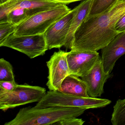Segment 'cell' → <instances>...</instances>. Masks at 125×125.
<instances>
[{"label":"cell","instance_id":"6da1fadb","mask_svg":"<svg viewBox=\"0 0 125 125\" xmlns=\"http://www.w3.org/2000/svg\"><path fill=\"white\" fill-rule=\"evenodd\" d=\"M125 14V0H118L103 13L87 17L74 33L71 50L97 52L118 34V20Z\"/></svg>","mask_w":125,"mask_h":125},{"label":"cell","instance_id":"7a4b0ae2","mask_svg":"<svg viewBox=\"0 0 125 125\" xmlns=\"http://www.w3.org/2000/svg\"><path fill=\"white\" fill-rule=\"evenodd\" d=\"M86 109L76 107H47L21 108L14 118L5 125H54L57 122L82 115Z\"/></svg>","mask_w":125,"mask_h":125},{"label":"cell","instance_id":"3957f363","mask_svg":"<svg viewBox=\"0 0 125 125\" xmlns=\"http://www.w3.org/2000/svg\"><path fill=\"white\" fill-rule=\"evenodd\" d=\"M111 103V101L105 99L77 96L58 91L50 90L34 107L35 108L76 107L87 109L104 107Z\"/></svg>","mask_w":125,"mask_h":125},{"label":"cell","instance_id":"277c9868","mask_svg":"<svg viewBox=\"0 0 125 125\" xmlns=\"http://www.w3.org/2000/svg\"><path fill=\"white\" fill-rule=\"evenodd\" d=\"M71 10L66 5L35 14L16 26L14 34L16 36L44 34L47 29Z\"/></svg>","mask_w":125,"mask_h":125},{"label":"cell","instance_id":"5b68a950","mask_svg":"<svg viewBox=\"0 0 125 125\" xmlns=\"http://www.w3.org/2000/svg\"><path fill=\"white\" fill-rule=\"evenodd\" d=\"M46 93L44 88L27 84H18L14 90L8 91L0 88V109H9L38 102Z\"/></svg>","mask_w":125,"mask_h":125},{"label":"cell","instance_id":"8992f818","mask_svg":"<svg viewBox=\"0 0 125 125\" xmlns=\"http://www.w3.org/2000/svg\"><path fill=\"white\" fill-rule=\"evenodd\" d=\"M0 47H6L19 51L31 59L43 55L48 49L44 34L31 35H9Z\"/></svg>","mask_w":125,"mask_h":125},{"label":"cell","instance_id":"52a82bcc","mask_svg":"<svg viewBox=\"0 0 125 125\" xmlns=\"http://www.w3.org/2000/svg\"><path fill=\"white\" fill-rule=\"evenodd\" d=\"M67 53L61 50L55 52L47 62L49 75L46 85L50 91L58 90L64 79L71 74Z\"/></svg>","mask_w":125,"mask_h":125},{"label":"cell","instance_id":"ba28073f","mask_svg":"<svg viewBox=\"0 0 125 125\" xmlns=\"http://www.w3.org/2000/svg\"><path fill=\"white\" fill-rule=\"evenodd\" d=\"M74 12V8L50 26L44 33L48 50L64 46Z\"/></svg>","mask_w":125,"mask_h":125},{"label":"cell","instance_id":"9c48e42d","mask_svg":"<svg viewBox=\"0 0 125 125\" xmlns=\"http://www.w3.org/2000/svg\"><path fill=\"white\" fill-rule=\"evenodd\" d=\"M99 57L97 52L71 50L68 52L67 59L71 74L81 77L84 76Z\"/></svg>","mask_w":125,"mask_h":125},{"label":"cell","instance_id":"30bf717a","mask_svg":"<svg viewBox=\"0 0 125 125\" xmlns=\"http://www.w3.org/2000/svg\"><path fill=\"white\" fill-rule=\"evenodd\" d=\"M112 76L104 72L101 57H99L91 70L81 78L87 85L89 96L98 98L104 93V84Z\"/></svg>","mask_w":125,"mask_h":125},{"label":"cell","instance_id":"8fae6325","mask_svg":"<svg viewBox=\"0 0 125 125\" xmlns=\"http://www.w3.org/2000/svg\"><path fill=\"white\" fill-rule=\"evenodd\" d=\"M62 4L52 0H0V18L7 19L9 12L17 8L35 9L42 12Z\"/></svg>","mask_w":125,"mask_h":125},{"label":"cell","instance_id":"7c38bea8","mask_svg":"<svg viewBox=\"0 0 125 125\" xmlns=\"http://www.w3.org/2000/svg\"><path fill=\"white\" fill-rule=\"evenodd\" d=\"M101 52L104 72L111 73L118 59L125 54V32L118 33L106 46L102 49Z\"/></svg>","mask_w":125,"mask_h":125},{"label":"cell","instance_id":"4fadbf2b","mask_svg":"<svg viewBox=\"0 0 125 125\" xmlns=\"http://www.w3.org/2000/svg\"><path fill=\"white\" fill-rule=\"evenodd\" d=\"M92 0H84V1L74 8V14L72 20L69 32L64 46L66 49H71L74 33L88 16Z\"/></svg>","mask_w":125,"mask_h":125},{"label":"cell","instance_id":"5bb4252c","mask_svg":"<svg viewBox=\"0 0 125 125\" xmlns=\"http://www.w3.org/2000/svg\"><path fill=\"white\" fill-rule=\"evenodd\" d=\"M58 91L63 93L77 96L89 97L85 83L75 75L70 74L63 81Z\"/></svg>","mask_w":125,"mask_h":125},{"label":"cell","instance_id":"9a60e30c","mask_svg":"<svg viewBox=\"0 0 125 125\" xmlns=\"http://www.w3.org/2000/svg\"><path fill=\"white\" fill-rule=\"evenodd\" d=\"M41 11L35 9L18 8L9 12L8 15V21L15 25L20 24L30 17Z\"/></svg>","mask_w":125,"mask_h":125},{"label":"cell","instance_id":"2e32d148","mask_svg":"<svg viewBox=\"0 0 125 125\" xmlns=\"http://www.w3.org/2000/svg\"><path fill=\"white\" fill-rule=\"evenodd\" d=\"M113 125H125V99H119L113 107L111 120Z\"/></svg>","mask_w":125,"mask_h":125},{"label":"cell","instance_id":"e0dca14e","mask_svg":"<svg viewBox=\"0 0 125 125\" xmlns=\"http://www.w3.org/2000/svg\"><path fill=\"white\" fill-rule=\"evenodd\" d=\"M118 0H93L87 17L103 13L112 7Z\"/></svg>","mask_w":125,"mask_h":125},{"label":"cell","instance_id":"ac0fdd59","mask_svg":"<svg viewBox=\"0 0 125 125\" xmlns=\"http://www.w3.org/2000/svg\"><path fill=\"white\" fill-rule=\"evenodd\" d=\"M15 81L11 64L3 58L0 59V81Z\"/></svg>","mask_w":125,"mask_h":125},{"label":"cell","instance_id":"d6986e66","mask_svg":"<svg viewBox=\"0 0 125 125\" xmlns=\"http://www.w3.org/2000/svg\"><path fill=\"white\" fill-rule=\"evenodd\" d=\"M16 25L11 22L0 23V44L16 31Z\"/></svg>","mask_w":125,"mask_h":125},{"label":"cell","instance_id":"ffe728a7","mask_svg":"<svg viewBox=\"0 0 125 125\" xmlns=\"http://www.w3.org/2000/svg\"><path fill=\"white\" fill-rule=\"evenodd\" d=\"M84 123L82 119L76 117L68 118L55 124V125H82Z\"/></svg>","mask_w":125,"mask_h":125},{"label":"cell","instance_id":"44dd1931","mask_svg":"<svg viewBox=\"0 0 125 125\" xmlns=\"http://www.w3.org/2000/svg\"><path fill=\"white\" fill-rule=\"evenodd\" d=\"M18 84L16 81H0V88L8 91L14 90L17 87Z\"/></svg>","mask_w":125,"mask_h":125},{"label":"cell","instance_id":"7402d4cb","mask_svg":"<svg viewBox=\"0 0 125 125\" xmlns=\"http://www.w3.org/2000/svg\"><path fill=\"white\" fill-rule=\"evenodd\" d=\"M115 29L118 33L125 32V14L118 20L115 25Z\"/></svg>","mask_w":125,"mask_h":125},{"label":"cell","instance_id":"603a6c76","mask_svg":"<svg viewBox=\"0 0 125 125\" xmlns=\"http://www.w3.org/2000/svg\"><path fill=\"white\" fill-rule=\"evenodd\" d=\"M52 0L55 2H57L62 3V4L66 5V4H69V3L74 2L83 0Z\"/></svg>","mask_w":125,"mask_h":125}]
</instances>
